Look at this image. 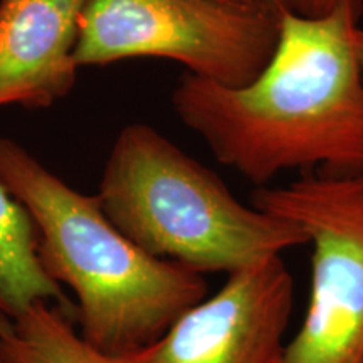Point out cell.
I'll return each mask as SVG.
<instances>
[{
    "label": "cell",
    "instance_id": "10",
    "mask_svg": "<svg viewBox=\"0 0 363 363\" xmlns=\"http://www.w3.org/2000/svg\"><path fill=\"white\" fill-rule=\"evenodd\" d=\"M347 0H289V12L305 17H321L333 12Z\"/></svg>",
    "mask_w": 363,
    "mask_h": 363
},
{
    "label": "cell",
    "instance_id": "9",
    "mask_svg": "<svg viewBox=\"0 0 363 363\" xmlns=\"http://www.w3.org/2000/svg\"><path fill=\"white\" fill-rule=\"evenodd\" d=\"M0 355L7 363H104L79 337L69 311L52 303H38L16 318L0 338Z\"/></svg>",
    "mask_w": 363,
    "mask_h": 363
},
{
    "label": "cell",
    "instance_id": "13",
    "mask_svg": "<svg viewBox=\"0 0 363 363\" xmlns=\"http://www.w3.org/2000/svg\"><path fill=\"white\" fill-rule=\"evenodd\" d=\"M357 52H358V62H360V69L363 76V29L362 27L360 30H358V38H357Z\"/></svg>",
    "mask_w": 363,
    "mask_h": 363
},
{
    "label": "cell",
    "instance_id": "8",
    "mask_svg": "<svg viewBox=\"0 0 363 363\" xmlns=\"http://www.w3.org/2000/svg\"><path fill=\"white\" fill-rule=\"evenodd\" d=\"M38 303L72 308L40 262L33 219L0 185V311L13 321Z\"/></svg>",
    "mask_w": 363,
    "mask_h": 363
},
{
    "label": "cell",
    "instance_id": "3",
    "mask_svg": "<svg viewBox=\"0 0 363 363\" xmlns=\"http://www.w3.org/2000/svg\"><path fill=\"white\" fill-rule=\"evenodd\" d=\"M96 195L131 242L199 274H233L308 244L298 225L240 203L219 175L147 123L120 130Z\"/></svg>",
    "mask_w": 363,
    "mask_h": 363
},
{
    "label": "cell",
    "instance_id": "4",
    "mask_svg": "<svg viewBox=\"0 0 363 363\" xmlns=\"http://www.w3.org/2000/svg\"><path fill=\"white\" fill-rule=\"evenodd\" d=\"M278 29V13L257 0H88L74 59L79 67L169 59L189 74L238 88L269 61Z\"/></svg>",
    "mask_w": 363,
    "mask_h": 363
},
{
    "label": "cell",
    "instance_id": "11",
    "mask_svg": "<svg viewBox=\"0 0 363 363\" xmlns=\"http://www.w3.org/2000/svg\"><path fill=\"white\" fill-rule=\"evenodd\" d=\"M257 2H261L262 6L271 9V11L278 13V16L284 12H289V0H257Z\"/></svg>",
    "mask_w": 363,
    "mask_h": 363
},
{
    "label": "cell",
    "instance_id": "12",
    "mask_svg": "<svg viewBox=\"0 0 363 363\" xmlns=\"http://www.w3.org/2000/svg\"><path fill=\"white\" fill-rule=\"evenodd\" d=\"M12 325H13V321L11 320V318H7L2 311H0V338L7 337V335L11 333Z\"/></svg>",
    "mask_w": 363,
    "mask_h": 363
},
{
    "label": "cell",
    "instance_id": "1",
    "mask_svg": "<svg viewBox=\"0 0 363 363\" xmlns=\"http://www.w3.org/2000/svg\"><path fill=\"white\" fill-rule=\"evenodd\" d=\"M362 2L321 17L279 16L276 48L247 84L185 74L172 91L179 120L222 165L259 187L289 170L363 172Z\"/></svg>",
    "mask_w": 363,
    "mask_h": 363
},
{
    "label": "cell",
    "instance_id": "5",
    "mask_svg": "<svg viewBox=\"0 0 363 363\" xmlns=\"http://www.w3.org/2000/svg\"><path fill=\"white\" fill-rule=\"evenodd\" d=\"M252 207L293 222L313 246L310 303L279 363H363V172L267 185Z\"/></svg>",
    "mask_w": 363,
    "mask_h": 363
},
{
    "label": "cell",
    "instance_id": "14",
    "mask_svg": "<svg viewBox=\"0 0 363 363\" xmlns=\"http://www.w3.org/2000/svg\"><path fill=\"white\" fill-rule=\"evenodd\" d=\"M234 2H251V0H234Z\"/></svg>",
    "mask_w": 363,
    "mask_h": 363
},
{
    "label": "cell",
    "instance_id": "2",
    "mask_svg": "<svg viewBox=\"0 0 363 363\" xmlns=\"http://www.w3.org/2000/svg\"><path fill=\"white\" fill-rule=\"evenodd\" d=\"M0 185L26 208L45 272L76 298V330L103 358L148 347L207 298L203 274L150 256L121 234L98 195L72 189L0 136Z\"/></svg>",
    "mask_w": 363,
    "mask_h": 363
},
{
    "label": "cell",
    "instance_id": "15",
    "mask_svg": "<svg viewBox=\"0 0 363 363\" xmlns=\"http://www.w3.org/2000/svg\"><path fill=\"white\" fill-rule=\"evenodd\" d=\"M0 363H7V362L2 358V355H0Z\"/></svg>",
    "mask_w": 363,
    "mask_h": 363
},
{
    "label": "cell",
    "instance_id": "6",
    "mask_svg": "<svg viewBox=\"0 0 363 363\" xmlns=\"http://www.w3.org/2000/svg\"><path fill=\"white\" fill-rule=\"evenodd\" d=\"M294 281L281 256L229 274L157 342L104 363H279Z\"/></svg>",
    "mask_w": 363,
    "mask_h": 363
},
{
    "label": "cell",
    "instance_id": "7",
    "mask_svg": "<svg viewBox=\"0 0 363 363\" xmlns=\"http://www.w3.org/2000/svg\"><path fill=\"white\" fill-rule=\"evenodd\" d=\"M86 2L0 0V108L44 110L71 93Z\"/></svg>",
    "mask_w": 363,
    "mask_h": 363
}]
</instances>
